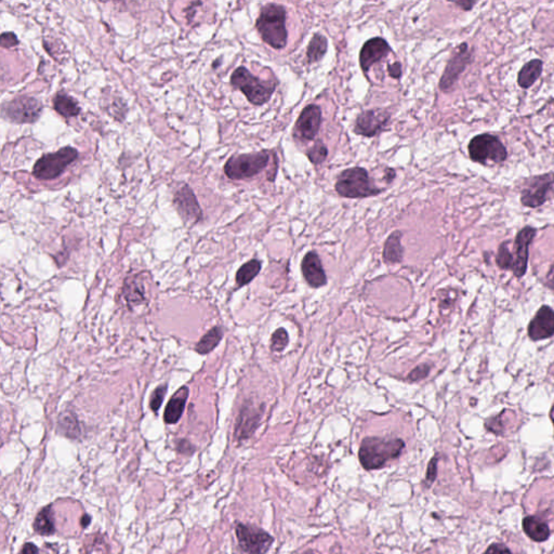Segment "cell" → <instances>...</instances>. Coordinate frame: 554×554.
I'll list each match as a JSON object with an SVG mask.
<instances>
[{"mask_svg": "<svg viewBox=\"0 0 554 554\" xmlns=\"http://www.w3.org/2000/svg\"><path fill=\"white\" fill-rule=\"evenodd\" d=\"M255 29L265 44L273 49H284L288 40L286 29V8L277 3H268L262 7Z\"/></svg>", "mask_w": 554, "mask_h": 554, "instance_id": "cell-1", "label": "cell"}, {"mask_svg": "<svg viewBox=\"0 0 554 554\" xmlns=\"http://www.w3.org/2000/svg\"><path fill=\"white\" fill-rule=\"evenodd\" d=\"M404 449L403 440L369 436L361 441L359 451V461L366 470H376L381 469L388 461L396 459Z\"/></svg>", "mask_w": 554, "mask_h": 554, "instance_id": "cell-2", "label": "cell"}, {"mask_svg": "<svg viewBox=\"0 0 554 554\" xmlns=\"http://www.w3.org/2000/svg\"><path fill=\"white\" fill-rule=\"evenodd\" d=\"M335 188L341 197L351 200L373 197L386 190L384 188H377L369 178L366 169L361 167H353L343 170L338 177Z\"/></svg>", "mask_w": 554, "mask_h": 554, "instance_id": "cell-3", "label": "cell"}, {"mask_svg": "<svg viewBox=\"0 0 554 554\" xmlns=\"http://www.w3.org/2000/svg\"><path fill=\"white\" fill-rule=\"evenodd\" d=\"M231 84L241 90L251 104L261 106L270 101L276 90L277 82H265L253 75L246 68L239 66L232 73Z\"/></svg>", "mask_w": 554, "mask_h": 554, "instance_id": "cell-4", "label": "cell"}, {"mask_svg": "<svg viewBox=\"0 0 554 554\" xmlns=\"http://www.w3.org/2000/svg\"><path fill=\"white\" fill-rule=\"evenodd\" d=\"M467 152L471 160L483 166L493 164H502L508 157L506 147L496 135L489 133L475 135L467 145Z\"/></svg>", "mask_w": 554, "mask_h": 554, "instance_id": "cell-5", "label": "cell"}, {"mask_svg": "<svg viewBox=\"0 0 554 554\" xmlns=\"http://www.w3.org/2000/svg\"><path fill=\"white\" fill-rule=\"evenodd\" d=\"M270 162L268 151L234 155L225 165V174L234 181L246 180L263 172Z\"/></svg>", "mask_w": 554, "mask_h": 554, "instance_id": "cell-6", "label": "cell"}, {"mask_svg": "<svg viewBox=\"0 0 554 554\" xmlns=\"http://www.w3.org/2000/svg\"><path fill=\"white\" fill-rule=\"evenodd\" d=\"M78 158V151L66 147L54 153L43 155L35 163L33 176L38 180L50 181L60 177Z\"/></svg>", "mask_w": 554, "mask_h": 554, "instance_id": "cell-7", "label": "cell"}, {"mask_svg": "<svg viewBox=\"0 0 554 554\" xmlns=\"http://www.w3.org/2000/svg\"><path fill=\"white\" fill-rule=\"evenodd\" d=\"M554 190V172L530 177L523 184L521 190V202L528 208H538L544 205Z\"/></svg>", "mask_w": 554, "mask_h": 554, "instance_id": "cell-8", "label": "cell"}, {"mask_svg": "<svg viewBox=\"0 0 554 554\" xmlns=\"http://www.w3.org/2000/svg\"><path fill=\"white\" fill-rule=\"evenodd\" d=\"M43 109V104L36 98L20 96L3 104V113L13 123H33L38 121Z\"/></svg>", "mask_w": 554, "mask_h": 554, "instance_id": "cell-9", "label": "cell"}, {"mask_svg": "<svg viewBox=\"0 0 554 554\" xmlns=\"http://www.w3.org/2000/svg\"><path fill=\"white\" fill-rule=\"evenodd\" d=\"M237 537L244 554H265L274 542V538L269 532L247 524L237 526Z\"/></svg>", "mask_w": 554, "mask_h": 554, "instance_id": "cell-10", "label": "cell"}, {"mask_svg": "<svg viewBox=\"0 0 554 554\" xmlns=\"http://www.w3.org/2000/svg\"><path fill=\"white\" fill-rule=\"evenodd\" d=\"M471 62H472V52L469 49V45L467 43H463L456 49L446 66L445 70L440 80V89L443 92L451 91L456 82H458L461 74L465 72V68Z\"/></svg>", "mask_w": 554, "mask_h": 554, "instance_id": "cell-11", "label": "cell"}, {"mask_svg": "<svg viewBox=\"0 0 554 554\" xmlns=\"http://www.w3.org/2000/svg\"><path fill=\"white\" fill-rule=\"evenodd\" d=\"M263 405H257L253 400H246L241 406L237 416L234 437L239 442L250 439L260 424L263 414Z\"/></svg>", "mask_w": 554, "mask_h": 554, "instance_id": "cell-12", "label": "cell"}, {"mask_svg": "<svg viewBox=\"0 0 554 554\" xmlns=\"http://www.w3.org/2000/svg\"><path fill=\"white\" fill-rule=\"evenodd\" d=\"M322 125V110L310 104L302 110L294 128V137L302 142H311L317 135Z\"/></svg>", "mask_w": 554, "mask_h": 554, "instance_id": "cell-13", "label": "cell"}, {"mask_svg": "<svg viewBox=\"0 0 554 554\" xmlns=\"http://www.w3.org/2000/svg\"><path fill=\"white\" fill-rule=\"evenodd\" d=\"M391 115L384 110L363 112L357 117L354 133L363 137H373L386 130Z\"/></svg>", "mask_w": 554, "mask_h": 554, "instance_id": "cell-14", "label": "cell"}, {"mask_svg": "<svg viewBox=\"0 0 554 554\" xmlns=\"http://www.w3.org/2000/svg\"><path fill=\"white\" fill-rule=\"evenodd\" d=\"M174 204L184 221L195 225L202 219V211L193 190L184 184L174 192Z\"/></svg>", "mask_w": 554, "mask_h": 554, "instance_id": "cell-15", "label": "cell"}, {"mask_svg": "<svg viewBox=\"0 0 554 554\" xmlns=\"http://www.w3.org/2000/svg\"><path fill=\"white\" fill-rule=\"evenodd\" d=\"M536 233L537 231L535 227H525L521 230L516 235V241H514V253H512L514 255L512 271L516 277H522L526 273L528 248H530V243L535 237Z\"/></svg>", "mask_w": 554, "mask_h": 554, "instance_id": "cell-16", "label": "cell"}, {"mask_svg": "<svg viewBox=\"0 0 554 554\" xmlns=\"http://www.w3.org/2000/svg\"><path fill=\"white\" fill-rule=\"evenodd\" d=\"M392 51L390 45L382 37H374L369 39L361 47L359 52V66L361 70L367 74L371 66L378 63L382 59L387 58L389 53Z\"/></svg>", "mask_w": 554, "mask_h": 554, "instance_id": "cell-17", "label": "cell"}, {"mask_svg": "<svg viewBox=\"0 0 554 554\" xmlns=\"http://www.w3.org/2000/svg\"><path fill=\"white\" fill-rule=\"evenodd\" d=\"M530 339L539 341L554 335V311L549 306H542L528 326Z\"/></svg>", "mask_w": 554, "mask_h": 554, "instance_id": "cell-18", "label": "cell"}, {"mask_svg": "<svg viewBox=\"0 0 554 554\" xmlns=\"http://www.w3.org/2000/svg\"><path fill=\"white\" fill-rule=\"evenodd\" d=\"M301 271L308 284L313 288H320L327 283V276L321 259L315 251H310L304 255L301 262Z\"/></svg>", "mask_w": 554, "mask_h": 554, "instance_id": "cell-19", "label": "cell"}, {"mask_svg": "<svg viewBox=\"0 0 554 554\" xmlns=\"http://www.w3.org/2000/svg\"><path fill=\"white\" fill-rule=\"evenodd\" d=\"M123 298L129 308L147 304V290L144 282L139 275H129L126 278L123 286Z\"/></svg>", "mask_w": 554, "mask_h": 554, "instance_id": "cell-20", "label": "cell"}, {"mask_svg": "<svg viewBox=\"0 0 554 554\" xmlns=\"http://www.w3.org/2000/svg\"><path fill=\"white\" fill-rule=\"evenodd\" d=\"M188 394H190V390L188 387H182L169 400L164 414V420L167 424H174L179 422L180 418L182 417L184 408H186Z\"/></svg>", "mask_w": 554, "mask_h": 554, "instance_id": "cell-21", "label": "cell"}, {"mask_svg": "<svg viewBox=\"0 0 554 554\" xmlns=\"http://www.w3.org/2000/svg\"><path fill=\"white\" fill-rule=\"evenodd\" d=\"M403 234L400 231H394L389 235L383 247L382 258L387 263H400L402 262L403 255H404V248H403L400 239Z\"/></svg>", "mask_w": 554, "mask_h": 554, "instance_id": "cell-22", "label": "cell"}, {"mask_svg": "<svg viewBox=\"0 0 554 554\" xmlns=\"http://www.w3.org/2000/svg\"><path fill=\"white\" fill-rule=\"evenodd\" d=\"M544 62L539 59H534L530 62L524 64L523 68H521L518 74V84L523 89H528L532 84L537 82L538 78L541 76Z\"/></svg>", "mask_w": 554, "mask_h": 554, "instance_id": "cell-23", "label": "cell"}, {"mask_svg": "<svg viewBox=\"0 0 554 554\" xmlns=\"http://www.w3.org/2000/svg\"><path fill=\"white\" fill-rule=\"evenodd\" d=\"M52 102L54 110L66 119H72L80 114L78 102L66 92H58L53 98Z\"/></svg>", "mask_w": 554, "mask_h": 554, "instance_id": "cell-24", "label": "cell"}, {"mask_svg": "<svg viewBox=\"0 0 554 554\" xmlns=\"http://www.w3.org/2000/svg\"><path fill=\"white\" fill-rule=\"evenodd\" d=\"M523 528L526 535L534 541L542 542L549 538V526L537 516H526L523 520Z\"/></svg>", "mask_w": 554, "mask_h": 554, "instance_id": "cell-25", "label": "cell"}, {"mask_svg": "<svg viewBox=\"0 0 554 554\" xmlns=\"http://www.w3.org/2000/svg\"><path fill=\"white\" fill-rule=\"evenodd\" d=\"M58 430L62 435L68 439H78L80 436V422L72 410H66L60 414L58 420Z\"/></svg>", "mask_w": 554, "mask_h": 554, "instance_id": "cell-26", "label": "cell"}, {"mask_svg": "<svg viewBox=\"0 0 554 554\" xmlns=\"http://www.w3.org/2000/svg\"><path fill=\"white\" fill-rule=\"evenodd\" d=\"M34 530L40 536H51L56 532L52 507L47 506L39 511L35 518Z\"/></svg>", "mask_w": 554, "mask_h": 554, "instance_id": "cell-27", "label": "cell"}, {"mask_svg": "<svg viewBox=\"0 0 554 554\" xmlns=\"http://www.w3.org/2000/svg\"><path fill=\"white\" fill-rule=\"evenodd\" d=\"M222 338H223V329L220 326L212 327L198 341L195 347L196 352L202 355L208 354L219 345Z\"/></svg>", "mask_w": 554, "mask_h": 554, "instance_id": "cell-28", "label": "cell"}, {"mask_svg": "<svg viewBox=\"0 0 554 554\" xmlns=\"http://www.w3.org/2000/svg\"><path fill=\"white\" fill-rule=\"evenodd\" d=\"M327 38L323 36V35L320 34V33L314 34L311 40H310L308 49H306V58H308V62L310 63V64H313V63H317L323 60L326 52H327Z\"/></svg>", "mask_w": 554, "mask_h": 554, "instance_id": "cell-29", "label": "cell"}, {"mask_svg": "<svg viewBox=\"0 0 554 554\" xmlns=\"http://www.w3.org/2000/svg\"><path fill=\"white\" fill-rule=\"evenodd\" d=\"M261 270V262L257 259L248 261L241 265L237 273V283L239 287L248 285L259 274Z\"/></svg>", "mask_w": 554, "mask_h": 554, "instance_id": "cell-30", "label": "cell"}, {"mask_svg": "<svg viewBox=\"0 0 554 554\" xmlns=\"http://www.w3.org/2000/svg\"><path fill=\"white\" fill-rule=\"evenodd\" d=\"M327 147H326V145L324 144L322 140L316 141L313 147L306 152V156H308V160L314 165L323 164L326 158H327Z\"/></svg>", "mask_w": 554, "mask_h": 554, "instance_id": "cell-31", "label": "cell"}, {"mask_svg": "<svg viewBox=\"0 0 554 554\" xmlns=\"http://www.w3.org/2000/svg\"><path fill=\"white\" fill-rule=\"evenodd\" d=\"M290 343V337L285 328L280 327L275 330L271 337V350L273 352L280 353L286 349Z\"/></svg>", "mask_w": 554, "mask_h": 554, "instance_id": "cell-32", "label": "cell"}, {"mask_svg": "<svg viewBox=\"0 0 554 554\" xmlns=\"http://www.w3.org/2000/svg\"><path fill=\"white\" fill-rule=\"evenodd\" d=\"M496 262L499 268L504 270H512L514 265V255L508 248V243H504L499 247L498 255L496 257Z\"/></svg>", "mask_w": 554, "mask_h": 554, "instance_id": "cell-33", "label": "cell"}, {"mask_svg": "<svg viewBox=\"0 0 554 554\" xmlns=\"http://www.w3.org/2000/svg\"><path fill=\"white\" fill-rule=\"evenodd\" d=\"M167 390H168V386H167V384H162V386H159L158 388L153 391L152 396H151L150 398V407L153 412H158L159 408L162 406L163 402H164Z\"/></svg>", "mask_w": 554, "mask_h": 554, "instance_id": "cell-34", "label": "cell"}, {"mask_svg": "<svg viewBox=\"0 0 554 554\" xmlns=\"http://www.w3.org/2000/svg\"><path fill=\"white\" fill-rule=\"evenodd\" d=\"M430 371H431V366L429 364L418 365L416 368L412 369L407 376V380L410 382H417V381L424 380L429 376Z\"/></svg>", "mask_w": 554, "mask_h": 554, "instance_id": "cell-35", "label": "cell"}, {"mask_svg": "<svg viewBox=\"0 0 554 554\" xmlns=\"http://www.w3.org/2000/svg\"><path fill=\"white\" fill-rule=\"evenodd\" d=\"M0 43H1V46L3 48H13V47L17 46L19 45V39H17V35L15 33H3L1 35V39H0Z\"/></svg>", "mask_w": 554, "mask_h": 554, "instance_id": "cell-36", "label": "cell"}, {"mask_svg": "<svg viewBox=\"0 0 554 554\" xmlns=\"http://www.w3.org/2000/svg\"><path fill=\"white\" fill-rule=\"evenodd\" d=\"M437 457L432 458L431 461L429 463V465H428V470H427V482L429 484L433 483L436 479V474H437Z\"/></svg>", "mask_w": 554, "mask_h": 554, "instance_id": "cell-37", "label": "cell"}, {"mask_svg": "<svg viewBox=\"0 0 554 554\" xmlns=\"http://www.w3.org/2000/svg\"><path fill=\"white\" fill-rule=\"evenodd\" d=\"M177 449L180 453L184 454V455H190V454L193 453L194 447L190 442L186 441V440H181V441L178 442L177 444Z\"/></svg>", "mask_w": 554, "mask_h": 554, "instance_id": "cell-38", "label": "cell"}, {"mask_svg": "<svg viewBox=\"0 0 554 554\" xmlns=\"http://www.w3.org/2000/svg\"><path fill=\"white\" fill-rule=\"evenodd\" d=\"M388 72L391 77L400 80V76H402V66H400V63L396 62L393 63V64H389Z\"/></svg>", "mask_w": 554, "mask_h": 554, "instance_id": "cell-39", "label": "cell"}, {"mask_svg": "<svg viewBox=\"0 0 554 554\" xmlns=\"http://www.w3.org/2000/svg\"><path fill=\"white\" fill-rule=\"evenodd\" d=\"M484 554H512L506 546L495 544L486 550Z\"/></svg>", "mask_w": 554, "mask_h": 554, "instance_id": "cell-40", "label": "cell"}, {"mask_svg": "<svg viewBox=\"0 0 554 554\" xmlns=\"http://www.w3.org/2000/svg\"><path fill=\"white\" fill-rule=\"evenodd\" d=\"M39 549L37 548V546H35L34 544H27V545L23 546L22 550L20 552V554H38Z\"/></svg>", "mask_w": 554, "mask_h": 554, "instance_id": "cell-41", "label": "cell"}, {"mask_svg": "<svg viewBox=\"0 0 554 554\" xmlns=\"http://www.w3.org/2000/svg\"><path fill=\"white\" fill-rule=\"evenodd\" d=\"M454 3L458 7H461V9L465 10V11H470L477 5V1H455Z\"/></svg>", "mask_w": 554, "mask_h": 554, "instance_id": "cell-42", "label": "cell"}, {"mask_svg": "<svg viewBox=\"0 0 554 554\" xmlns=\"http://www.w3.org/2000/svg\"><path fill=\"white\" fill-rule=\"evenodd\" d=\"M546 280H547V282H546L547 283V286L554 290V263L551 265L549 272H548Z\"/></svg>", "mask_w": 554, "mask_h": 554, "instance_id": "cell-43", "label": "cell"}, {"mask_svg": "<svg viewBox=\"0 0 554 554\" xmlns=\"http://www.w3.org/2000/svg\"><path fill=\"white\" fill-rule=\"evenodd\" d=\"M396 170H394V169L392 168L387 169V174H384V179H386L387 182H388V184H391V182H392V181L394 180V178H396Z\"/></svg>", "mask_w": 554, "mask_h": 554, "instance_id": "cell-44", "label": "cell"}, {"mask_svg": "<svg viewBox=\"0 0 554 554\" xmlns=\"http://www.w3.org/2000/svg\"><path fill=\"white\" fill-rule=\"evenodd\" d=\"M80 523H82V527H87L91 523V516L89 514H84L82 518V521H80Z\"/></svg>", "mask_w": 554, "mask_h": 554, "instance_id": "cell-45", "label": "cell"}, {"mask_svg": "<svg viewBox=\"0 0 554 554\" xmlns=\"http://www.w3.org/2000/svg\"><path fill=\"white\" fill-rule=\"evenodd\" d=\"M304 554H314V552H313V551H311V550H310V551H306V552H304Z\"/></svg>", "mask_w": 554, "mask_h": 554, "instance_id": "cell-46", "label": "cell"}]
</instances>
